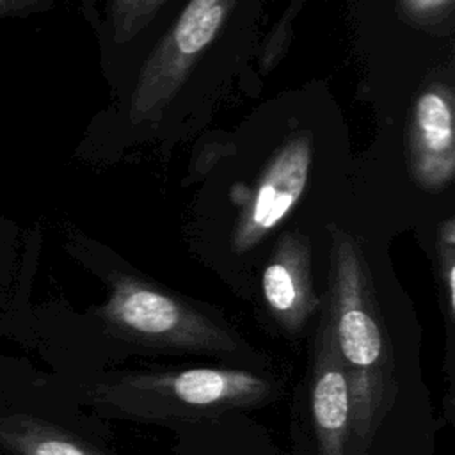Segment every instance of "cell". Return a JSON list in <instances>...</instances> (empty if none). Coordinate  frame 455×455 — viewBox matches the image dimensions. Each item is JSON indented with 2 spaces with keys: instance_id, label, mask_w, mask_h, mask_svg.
<instances>
[{
  "instance_id": "cell-1",
  "label": "cell",
  "mask_w": 455,
  "mask_h": 455,
  "mask_svg": "<svg viewBox=\"0 0 455 455\" xmlns=\"http://www.w3.org/2000/svg\"><path fill=\"white\" fill-rule=\"evenodd\" d=\"M327 322L352 402L350 455H434L437 421L414 313L389 302L359 242L331 226Z\"/></svg>"
},
{
  "instance_id": "cell-2",
  "label": "cell",
  "mask_w": 455,
  "mask_h": 455,
  "mask_svg": "<svg viewBox=\"0 0 455 455\" xmlns=\"http://www.w3.org/2000/svg\"><path fill=\"white\" fill-rule=\"evenodd\" d=\"M281 389L270 370L228 364L123 370L100 379L89 402L110 418L167 425L263 407Z\"/></svg>"
},
{
  "instance_id": "cell-3",
  "label": "cell",
  "mask_w": 455,
  "mask_h": 455,
  "mask_svg": "<svg viewBox=\"0 0 455 455\" xmlns=\"http://www.w3.org/2000/svg\"><path fill=\"white\" fill-rule=\"evenodd\" d=\"M107 284V300L94 315L121 343L142 352L206 355L228 366L270 370L268 359L222 315L130 272H110Z\"/></svg>"
},
{
  "instance_id": "cell-4",
  "label": "cell",
  "mask_w": 455,
  "mask_h": 455,
  "mask_svg": "<svg viewBox=\"0 0 455 455\" xmlns=\"http://www.w3.org/2000/svg\"><path fill=\"white\" fill-rule=\"evenodd\" d=\"M236 0H188L146 59L130 100V119L156 116L180 91L199 55L213 43Z\"/></svg>"
},
{
  "instance_id": "cell-5",
  "label": "cell",
  "mask_w": 455,
  "mask_h": 455,
  "mask_svg": "<svg viewBox=\"0 0 455 455\" xmlns=\"http://www.w3.org/2000/svg\"><path fill=\"white\" fill-rule=\"evenodd\" d=\"M302 423L307 428L306 455H350L352 402L331 329L322 315L309 345L304 377Z\"/></svg>"
},
{
  "instance_id": "cell-6",
  "label": "cell",
  "mask_w": 455,
  "mask_h": 455,
  "mask_svg": "<svg viewBox=\"0 0 455 455\" xmlns=\"http://www.w3.org/2000/svg\"><path fill=\"white\" fill-rule=\"evenodd\" d=\"M311 156V139L306 133L286 140L272 156L233 229L231 247L236 254L258 245L295 206L307 183Z\"/></svg>"
},
{
  "instance_id": "cell-7",
  "label": "cell",
  "mask_w": 455,
  "mask_h": 455,
  "mask_svg": "<svg viewBox=\"0 0 455 455\" xmlns=\"http://www.w3.org/2000/svg\"><path fill=\"white\" fill-rule=\"evenodd\" d=\"M261 297L274 325L290 338L302 334L320 311L311 275V245L302 233H284L261 274Z\"/></svg>"
},
{
  "instance_id": "cell-8",
  "label": "cell",
  "mask_w": 455,
  "mask_h": 455,
  "mask_svg": "<svg viewBox=\"0 0 455 455\" xmlns=\"http://www.w3.org/2000/svg\"><path fill=\"white\" fill-rule=\"evenodd\" d=\"M409 165L416 183L430 192L443 190L455 174V110L448 85H430L414 101Z\"/></svg>"
},
{
  "instance_id": "cell-9",
  "label": "cell",
  "mask_w": 455,
  "mask_h": 455,
  "mask_svg": "<svg viewBox=\"0 0 455 455\" xmlns=\"http://www.w3.org/2000/svg\"><path fill=\"white\" fill-rule=\"evenodd\" d=\"M0 444L14 455H116L59 425L27 414L0 418Z\"/></svg>"
},
{
  "instance_id": "cell-10",
  "label": "cell",
  "mask_w": 455,
  "mask_h": 455,
  "mask_svg": "<svg viewBox=\"0 0 455 455\" xmlns=\"http://www.w3.org/2000/svg\"><path fill=\"white\" fill-rule=\"evenodd\" d=\"M437 283H439V304L446 327V364L448 386L453 393V366H455V226L453 219H448L437 238Z\"/></svg>"
},
{
  "instance_id": "cell-11",
  "label": "cell",
  "mask_w": 455,
  "mask_h": 455,
  "mask_svg": "<svg viewBox=\"0 0 455 455\" xmlns=\"http://www.w3.org/2000/svg\"><path fill=\"white\" fill-rule=\"evenodd\" d=\"M167 0H108V25L116 43H128L142 32Z\"/></svg>"
},
{
  "instance_id": "cell-12",
  "label": "cell",
  "mask_w": 455,
  "mask_h": 455,
  "mask_svg": "<svg viewBox=\"0 0 455 455\" xmlns=\"http://www.w3.org/2000/svg\"><path fill=\"white\" fill-rule=\"evenodd\" d=\"M52 7V0H0V18H23Z\"/></svg>"
},
{
  "instance_id": "cell-13",
  "label": "cell",
  "mask_w": 455,
  "mask_h": 455,
  "mask_svg": "<svg viewBox=\"0 0 455 455\" xmlns=\"http://www.w3.org/2000/svg\"><path fill=\"white\" fill-rule=\"evenodd\" d=\"M451 0H403L405 9H409L416 16H423L427 11H439L441 7H448Z\"/></svg>"
},
{
  "instance_id": "cell-14",
  "label": "cell",
  "mask_w": 455,
  "mask_h": 455,
  "mask_svg": "<svg viewBox=\"0 0 455 455\" xmlns=\"http://www.w3.org/2000/svg\"><path fill=\"white\" fill-rule=\"evenodd\" d=\"M7 228H14V226L7 222L4 217H0V251H2V242L5 240V235H7Z\"/></svg>"
}]
</instances>
